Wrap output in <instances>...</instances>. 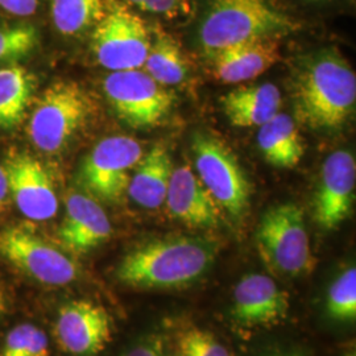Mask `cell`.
<instances>
[{"mask_svg":"<svg viewBox=\"0 0 356 356\" xmlns=\"http://www.w3.org/2000/svg\"><path fill=\"white\" fill-rule=\"evenodd\" d=\"M8 309V301L6 297V293L3 292V289L0 288V318L7 313Z\"/></svg>","mask_w":356,"mask_h":356,"instance_id":"1f68e13d","label":"cell"},{"mask_svg":"<svg viewBox=\"0 0 356 356\" xmlns=\"http://www.w3.org/2000/svg\"><path fill=\"white\" fill-rule=\"evenodd\" d=\"M108 0H45L53 31L64 38L90 36L102 20Z\"/></svg>","mask_w":356,"mask_h":356,"instance_id":"44dd1931","label":"cell"},{"mask_svg":"<svg viewBox=\"0 0 356 356\" xmlns=\"http://www.w3.org/2000/svg\"><path fill=\"white\" fill-rule=\"evenodd\" d=\"M288 310V294L266 275H247L235 286L231 314L244 326L276 325Z\"/></svg>","mask_w":356,"mask_h":356,"instance_id":"9a60e30c","label":"cell"},{"mask_svg":"<svg viewBox=\"0 0 356 356\" xmlns=\"http://www.w3.org/2000/svg\"><path fill=\"white\" fill-rule=\"evenodd\" d=\"M123 356H164L163 342L159 337H147L129 348Z\"/></svg>","mask_w":356,"mask_h":356,"instance_id":"f546056e","label":"cell"},{"mask_svg":"<svg viewBox=\"0 0 356 356\" xmlns=\"http://www.w3.org/2000/svg\"><path fill=\"white\" fill-rule=\"evenodd\" d=\"M36 90V78L19 64L0 67V128L17 127L31 104Z\"/></svg>","mask_w":356,"mask_h":356,"instance_id":"7402d4cb","label":"cell"},{"mask_svg":"<svg viewBox=\"0 0 356 356\" xmlns=\"http://www.w3.org/2000/svg\"><path fill=\"white\" fill-rule=\"evenodd\" d=\"M173 163L164 144H157L143 154L128 184L131 200L144 209L154 210L165 204L166 193L173 173Z\"/></svg>","mask_w":356,"mask_h":356,"instance_id":"d6986e66","label":"cell"},{"mask_svg":"<svg viewBox=\"0 0 356 356\" xmlns=\"http://www.w3.org/2000/svg\"><path fill=\"white\" fill-rule=\"evenodd\" d=\"M0 256L45 285L64 286L79 276V267L69 254L22 226L0 231Z\"/></svg>","mask_w":356,"mask_h":356,"instance_id":"9c48e42d","label":"cell"},{"mask_svg":"<svg viewBox=\"0 0 356 356\" xmlns=\"http://www.w3.org/2000/svg\"><path fill=\"white\" fill-rule=\"evenodd\" d=\"M256 244L268 267L284 276L306 275L316 266L305 216L298 204L269 207L259 223Z\"/></svg>","mask_w":356,"mask_h":356,"instance_id":"5b68a950","label":"cell"},{"mask_svg":"<svg viewBox=\"0 0 356 356\" xmlns=\"http://www.w3.org/2000/svg\"><path fill=\"white\" fill-rule=\"evenodd\" d=\"M45 6V0H0V16L35 20Z\"/></svg>","mask_w":356,"mask_h":356,"instance_id":"f1b7e54d","label":"cell"},{"mask_svg":"<svg viewBox=\"0 0 356 356\" xmlns=\"http://www.w3.org/2000/svg\"><path fill=\"white\" fill-rule=\"evenodd\" d=\"M191 151L197 176L218 206L232 218H242L250 206L251 184L229 145L200 132L191 140Z\"/></svg>","mask_w":356,"mask_h":356,"instance_id":"52a82bcc","label":"cell"},{"mask_svg":"<svg viewBox=\"0 0 356 356\" xmlns=\"http://www.w3.org/2000/svg\"><path fill=\"white\" fill-rule=\"evenodd\" d=\"M41 29L35 20L0 17V65L19 64L38 51Z\"/></svg>","mask_w":356,"mask_h":356,"instance_id":"cb8c5ba5","label":"cell"},{"mask_svg":"<svg viewBox=\"0 0 356 356\" xmlns=\"http://www.w3.org/2000/svg\"><path fill=\"white\" fill-rule=\"evenodd\" d=\"M135 13L173 20L191 16L195 0H120Z\"/></svg>","mask_w":356,"mask_h":356,"instance_id":"4316f807","label":"cell"},{"mask_svg":"<svg viewBox=\"0 0 356 356\" xmlns=\"http://www.w3.org/2000/svg\"><path fill=\"white\" fill-rule=\"evenodd\" d=\"M216 245L197 236H168L129 251L116 268L118 280L134 288H176L202 277L216 260Z\"/></svg>","mask_w":356,"mask_h":356,"instance_id":"3957f363","label":"cell"},{"mask_svg":"<svg viewBox=\"0 0 356 356\" xmlns=\"http://www.w3.org/2000/svg\"><path fill=\"white\" fill-rule=\"evenodd\" d=\"M257 145L268 164L280 169L298 165L305 154V144L292 118L281 113L259 127Z\"/></svg>","mask_w":356,"mask_h":356,"instance_id":"ffe728a7","label":"cell"},{"mask_svg":"<svg viewBox=\"0 0 356 356\" xmlns=\"http://www.w3.org/2000/svg\"><path fill=\"white\" fill-rule=\"evenodd\" d=\"M329 316L339 321H351L356 317V269L347 268L331 284L326 298Z\"/></svg>","mask_w":356,"mask_h":356,"instance_id":"484cf974","label":"cell"},{"mask_svg":"<svg viewBox=\"0 0 356 356\" xmlns=\"http://www.w3.org/2000/svg\"><path fill=\"white\" fill-rule=\"evenodd\" d=\"M103 91L115 114L132 128L160 126L170 114L176 95L140 69L111 72Z\"/></svg>","mask_w":356,"mask_h":356,"instance_id":"ba28073f","label":"cell"},{"mask_svg":"<svg viewBox=\"0 0 356 356\" xmlns=\"http://www.w3.org/2000/svg\"><path fill=\"white\" fill-rule=\"evenodd\" d=\"M97 61L111 72L140 69L152 41V28L120 0H108L102 20L90 33Z\"/></svg>","mask_w":356,"mask_h":356,"instance_id":"8992f818","label":"cell"},{"mask_svg":"<svg viewBox=\"0 0 356 356\" xmlns=\"http://www.w3.org/2000/svg\"><path fill=\"white\" fill-rule=\"evenodd\" d=\"M113 226L101 204L82 193H70L64 220L58 229V241L65 250L88 254L111 238Z\"/></svg>","mask_w":356,"mask_h":356,"instance_id":"5bb4252c","label":"cell"},{"mask_svg":"<svg viewBox=\"0 0 356 356\" xmlns=\"http://www.w3.org/2000/svg\"><path fill=\"white\" fill-rule=\"evenodd\" d=\"M195 41L206 57L260 38H279L302 23L279 0H195Z\"/></svg>","mask_w":356,"mask_h":356,"instance_id":"6da1fadb","label":"cell"},{"mask_svg":"<svg viewBox=\"0 0 356 356\" xmlns=\"http://www.w3.org/2000/svg\"><path fill=\"white\" fill-rule=\"evenodd\" d=\"M297 119L313 129L342 127L355 111L356 76L335 49L316 51L293 76Z\"/></svg>","mask_w":356,"mask_h":356,"instance_id":"7a4b0ae2","label":"cell"},{"mask_svg":"<svg viewBox=\"0 0 356 356\" xmlns=\"http://www.w3.org/2000/svg\"><path fill=\"white\" fill-rule=\"evenodd\" d=\"M140 143L128 136H110L99 141L86 156L79 181L94 197L118 202L127 193L129 172L143 157Z\"/></svg>","mask_w":356,"mask_h":356,"instance_id":"30bf717a","label":"cell"},{"mask_svg":"<svg viewBox=\"0 0 356 356\" xmlns=\"http://www.w3.org/2000/svg\"><path fill=\"white\" fill-rule=\"evenodd\" d=\"M298 1H301V3H304V4H313V6H322V4H329L331 1H334V0H298Z\"/></svg>","mask_w":356,"mask_h":356,"instance_id":"836d02e7","label":"cell"},{"mask_svg":"<svg viewBox=\"0 0 356 356\" xmlns=\"http://www.w3.org/2000/svg\"><path fill=\"white\" fill-rule=\"evenodd\" d=\"M267 356H306L305 353L300 351V350H291V351H279V353H273Z\"/></svg>","mask_w":356,"mask_h":356,"instance_id":"d6a6232c","label":"cell"},{"mask_svg":"<svg viewBox=\"0 0 356 356\" xmlns=\"http://www.w3.org/2000/svg\"><path fill=\"white\" fill-rule=\"evenodd\" d=\"M281 92L273 83H259L231 90L220 103L234 127H261L280 113Z\"/></svg>","mask_w":356,"mask_h":356,"instance_id":"ac0fdd59","label":"cell"},{"mask_svg":"<svg viewBox=\"0 0 356 356\" xmlns=\"http://www.w3.org/2000/svg\"><path fill=\"white\" fill-rule=\"evenodd\" d=\"M113 335V321L107 310L89 300L65 304L56 321V338L70 355L95 356Z\"/></svg>","mask_w":356,"mask_h":356,"instance_id":"4fadbf2b","label":"cell"},{"mask_svg":"<svg viewBox=\"0 0 356 356\" xmlns=\"http://www.w3.org/2000/svg\"><path fill=\"white\" fill-rule=\"evenodd\" d=\"M354 153L339 149L325 160L314 194V220L323 229H335L350 216L355 201Z\"/></svg>","mask_w":356,"mask_h":356,"instance_id":"7c38bea8","label":"cell"},{"mask_svg":"<svg viewBox=\"0 0 356 356\" xmlns=\"http://www.w3.org/2000/svg\"><path fill=\"white\" fill-rule=\"evenodd\" d=\"M10 197V188H8V179L4 166L0 165V216L6 210V206L8 204Z\"/></svg>","mask_w":356,"mask_h":356,"instance_id":"4dcf8cb0","label":"cell"},{"mask_svg":"<svg viewBox=\"0 0 356 356\" xmlns=\"http://www.w3.org/2000/svg\"><path fill=\"white\" fill-rule=\"evenodd\" d=\"M177 356H181V355H177Z\"/></svg>","mask_w":356,"mask_h":356,"instance_id":"e575fe53","label":"cell"},{"mask_svg":"<svg viewBox=\"0 0 356 356\" xmlns=\"http://www.w3.org/2000/svg\"><path fill=\"white\" fill-rule=\"evenodd\" d=\"M216 78L223 83H242L264 74L280 60V40L260 38L210 56Z\"/></svg>","mask_w":356,"mask_h":356,"instance_id":"e0dca14e","label":"cell"},{"mask_svg":"<svg viewBox=\"0 0 356 356\" xmlns=\"http://www.w3.org/2000/svg\"><path fill=\"white\" fill-rule=\"evenodd\" d=\"M92 114L89 95L76 82L51 83L38 99L28 123V136L42 152H61Z\"/></svg>","mask_w":356,"mask_h":356,"instance_id":"277c9868","label":"cell"},{"mask_svg":"<svg viewBox=\"0 0 356 356\" xmlns=\"http://www.w3.org/2000/svg\"><path fill=\"white\" fill-rule=\"evenodd\" d=\"M165 204L170 216L191 227L213 229L219 225L220 207L191 166L173 169Z\"/></svg>","mask_w":356,"mask_h":356,"instance_id":"2e32d148","label":"cell"},{"mask_svg":"<svg viewBox=\"0 0 356 356\" xmlns=\"http://www.w3.org/2000/svg\"><path fill=\"white\" fill-rule=\"evenodd\" d=\"M181 356H231L229 350L207 331L191 329L179 338Z\"/></svg>","mask_w":356,"mask_h":356,"instance_id":"83f0119b","label":"cell"},{"mask_svg":"<svg viewBox=\"0 0 356 356\" xmlns=\"http://www.w3.org/2000/svg\"><path fill=\"white\" fill-rule=\"evenodd\" d=\"M145 73L163 86H176L189 76V64L177 40L164 29H152V41L147 54Z\"/></svg>","mask_w":356,"mask_h":356,"instance_id":"603a6c76","label":"cell"},{"mask_svg":"<svg viewBox=\"0 0 356 356\" xmlns=\"http://www.w3.org/2000/svg\"><path fill=\"white\" fill-rule=\"evenodd\" d=\"M48 337L38 326L23 323L10 331L0 350V356H48Z\"/></svg>","mask_w":356,"mask_h":356,"instance_id":"d4e9b609","label":"cell"},{"mask_svg":"<svg viewBox=\"0 0 356 356\" xmlns=\"http://www.w3.org/2000/svg\"><path fill=\"white\" fill-rule=\"evenodd\" d=\"M10 195L22 214L45 222L58 211V198L48 169L26 153H13L6 160Z\"/></svg>","mask_w":356,"mask_h":356,"instance_id":"8fae6325","label":"cell"}]
</instances>
